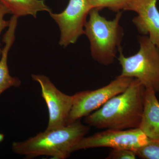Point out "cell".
<instances>
[{"label":"cell","mask_w":159,"mask_h":159,"mask_svg":"<svg viewBox=\"0 0 159 159\" xmlns=\"http://www.w3.org/2000/svg\"><path fill=\"white\" fill-rule=\"evenodd\" d=\"M145 88L134 79L124 92L85 117L84 122L97 129H125L139 128L143 114Z\"/></svg>","instance_id":"1"},{"label":"cell","mask_w":159,"mask_h":159,"mask_svg":"<svg viewBox=\"0 0 159 159\" xmlns=\"http://www.w3.org/2000/svg\"><path fill=\"white\" fill-rule=\"evenodd\" d=\"M90 127L78 120L61 128L46 129L25 141L13 142L12 150L26 159L40 156H50L51 159H66L73 152L74 146L88 133Z\"/></svg>","instance_id":"2"},{"label":"cell","mask_w":159,"mask_h":159,"mask_svg":"<svg viewBox=\"0 0 159 159\" xmlns=\"http://www.w3.org/2000/svg\"><path fill=\"white\" fill-rule=\"evenodd\" d=\"M122 11L117 12L113 19L108 20L93 9L84 27V34L90 45L92 58L99 64L108 66L117 59L124 38V29L120 25Z\"/></svg>","instance_id":"3"},{"label":"cell","mask_w":159,"mask_h":159,"mask_svg":"<svg viewBox=\"0 0 159 159\" xmlns=\"http://www.w3.org/2000/svg\"><path fill=\"white\" fill-rule=\"evenodd\" d=\"M139 49L134 55L126 57L121 48L117 60L122 68L121 76L139 80L145 88L159 93V47L147 35L138 37Z\"/></svg>","instance_id":"4"},{"label":"cell","mask_w":159,"mask_h":159,"mask_svg":"<svg viewBox=\"0 0 159 159\" xmlns=\"http://www.w3.org/2000/svg\"><path fill=\"white\" fill-rule=\"evenodd\" d=\"M134 79L120 75L100 88L80 91L73 95V104L68 124L89 116L111 98L125 91Z\"/></svg>","instance_id":"5"},{"label":"cell","mask_w":159,"mask_h":159,"mask_svg":"<svg viewBox=\"0 0 159 159\" xmlns=\"http://www.w3.org/2000/svg\"><path fill=\"white\" fill-rule=\"evenodd\" d=\"M148 139L139 128L106 129L93 135L84 137L74 146L73 151L100 147L126 148L135 151L145 145Z\"/></svg>","instance_id":"6"},{"label":"cell","mask_w":159,"mask_h":159,"mask_svg":"<svg viewBox=\"0 0 159 159\" xmlns=\"http://www.w3.org/2000/svg\"><path fill=\"white\" fill-rule=\"evenodd\" d=\"M92 9L88 0H69L67 6L62 12L49 13L59 27L60 45L66 48L75 43L84 34L88 16Z\"/></svg>","instance_id":"7"},{"label":"cell","mask_w":159,"mask_h":159,"mask_svg":"<svg viewBox=\"0 0 159 159\" xmlns=\"http://www.w3.org/2000/svg\"><path fill=\"white\" fill-rule=\"evenodd\" d=\"M31 77L39 84L42 97L48 107L49 121L46 130L57 129L68 125L73 104L72 96L59 90L45 75L32 74Z\"/></svg>","instance_id":"8"},{"label":"cell","mask_w":159,"mask_h":159,"mask_svg":"<svg viewBox=\"0 0 159 159\" xmlns=\"http://www.w3.org/2000/svg\"><path fill=\"white\" fill-rule=\"evenodd\" d=\"M157 0H130L125 11L137 13L132 22L141 35H147L159 47V11Z\"/></svg>","instance_id":"9"},{"label":"cell","mask_w":159,"mask_h":159,"mask_svg":"<svg viewBox=\"0 0 159 159\" xmlns=\"http://www.w3.org/2000/svg\"><path fill=\"white\" fill-rule=\"evenodd\" d=\"M157 93L145 88L144 108L139 128L149 139L159 138V101Z\"/></svg>","instance_id":"10"},{"label":"cell","mask_w":159,"mask_h":159,"mask_svg":"<svg viewBox=\"0 0 159 159\" xmlns=\"http://www.w3.org/2000/svg\"><path fill=\"white\" fill-rule=\"evenodd\" d=\"M16 26L11 24L3 36L5 46L2 50L0 59V95L10 88H17L21 85V81L16 77H11L9 74L8 65V54L15 39Z\"/></svg>","instance_id":"11"},{"label":"cell","mask_w":159,"mask_h":159,"mask_svg":"<svg viewBox=\"0 0 159 159\" xmlns=\"http://www.w3.org/2000/svg\"><path fill=\"white\" fill-rule=\"evenodd\" d=\"M11 11V14L19 18L31 15L36 17L40 11L52 12L44 0H0Z\"/></svg>","instance_id":"12"},{"label":"cell","mask_w":159,"mask_h":159,"mask_svg":"<svg viewBox=\"0 0 159 159\" xmlns=\"http://www.w3.org/2000/svg\"><path fill=\"white\" fill-rule=\"evenodd\" d=\"M93 9L99 11L107 8L114 12H118L123 10L125 11L130 0H88Z\"/></svg>","instance_id":"13"},{"label":"cell","mask_w":159,"mask_h":159,"mask_svg":"<svg viewBox=\"0 0 159 159\" xmlns=\"http://www.w3.org/2000/svg\"><path fill=\"white\" fill-rule=\"evenodd\" d=\"M137 157L143 159H159V138L149 139L145 145L135 151Z\"/></svg>","instance_id":"14"},{"label":"cell","mask_w":159,"mask_h":159,"mask_svg":"<svg viewBox=\"0 0 159 159\" xmlns=\"http://www.w3.org/2000/svg\"><path fill=\"white\" fill-rule=\"evenodd\" d=\"M137 155L134 151L126 148L113 149L107 159H135Z\"/></svg>","instance_id":"15"},{"label":"cell","mask_w":159,"mask_h":159,"mask_svg":"<svg viewBox=\"0 0 159 159\" xmlns=\"http://www.w3.org/2000/svg\"><path fill=\"white\" fill-rule=\"evenodd\" d=\"M11 14V11L3 3L0 1V34L4 29L8 28L10 21L6 20L4 19L6 15ZM2 49L1 48V44L0 43V57L2 55Z\"/></svg>","instance_id":"16"},{"label":"cell","mask_w":159,"mask_h":159,"mask_svg":"<svg viewBox=\"0 0 159 159\" xmlns=\"http://www.w3.org/2000/svg\"><path fill=\"white\" fill-rule=\"evenodd\" d=\"M4 138H5V136H4V135L0 133V143H1V142H2L3 140H4Z\"/></svg>","instance_id":"17"}]
</instances>
